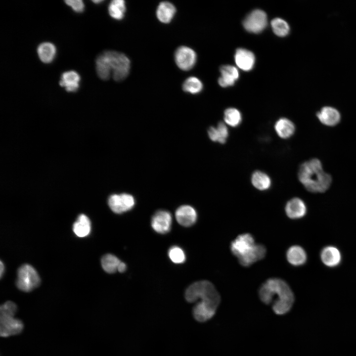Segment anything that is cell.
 <instances>
[{
    "mask_svg": "<svg viewBox=\"0 0 356 356\" xmlns=\"http://www.w3.org/2000/svg\"><path fill=\"white\" fill-rule=\"evenodd\" d=\"M208 134L211 140L222 144L226 142L229 133L225 124L223 122H219L216 127L209 128Z\"/></svg>",
    "mask_w": 356,
    "mask_h": 356,
    "instance_id": "603a6c76",
    "label": "cell"
},
{
    "mask_svg": "<svg viewBox=\"0 0 356 356\" xmlns=\"http://www.w3.org/2000/svg\"><path fill=\"white\" fill-rule=\"evenodd\" d=\"M65 2L76 12L80 13L84 11V3L81 0H67Z\"/></svg>",
    "mask_w": 356,
    "mask_h": 356,
    "instance_id": "836d02e7",
    "label": "cell"
},
{
    "mask_svg": "<svg viewBox=\"0 0 356 356\" xmlns=\"http://www.w3.org/2000/svg\"><path fill=\"white\" fill-rule=\"evenodd\" d=\"M316 116L322 124L330 127L336 126L341 120L340 112L336 108L330 106L322 107L316 113Z\"/></svg>",
    "mask_w": 356,
    "mask_h": 356,
    "instance_id": "9a60e30c",
    "label": "cell"
},
{
    "mask_svg": "<svg viewBox=\"0 0 356 356\" xmlns=\"http://www.w3.org/2000/svg\"><path fill=\"white\" fill-rule=\"evenodd\" d=\"M286 257L288 262L295 266L304 265L307 260V255L305 250L298 245L290 247L287 251Z\"/></svg>",
    "mask_w": 356,
    "mask_h": 356,
    "instance_id": "ac0fdd59",
    "label": "cell"
},
{
    "mask_svg": "<svg viewBox=\"0 0 356 356\" xmlns=\"http://www.w3.org/2000/svg\"><path fill=\"white\" fill-rule=\"evenodd\" d=\"M221 77L218 82L222 87H227L233 85L239 78L237 69L231 65H222L220 68Z\"/></svg>",
    "mask_w": 356,
    "mask_h": 356,
    "instance_id": "e0dca14e",
    "label": "cell"
},
{
    "mask_svg": "<svg viewBox=\"0 0 356 356\" xmlns=\"http://www.w3.org/2000/svg\"><path fill=\"white\" fill-rule=\"evenodd\" d=\"M126 265L124 262H121L118 267V271L120 272H123L126 270Z\"/></svg>",
    "mask_w": 356,
    "mask_h": 356,
    "instance_id": "e575fe53",
    "label": "cell"
},
{
    "mask_svg": "<svg viewBox=\"0 0 356 356\" xmlns=\"http://www.w3.org/2000/svg\"><path fill=\"white\" fill-rule=\"evenodd\" d=\"M92 1L94 3H97L102 2V0H93Z\"/></svg>",
    "mask_w": 356,
    "mask_h": 356,
    "instance_id": "8d00e7d4",
    "label": "cell"
},
{
    "mask_svg": "<svg viewBox=\"0 0 356 356\" xmlns=\"http://www.w3.org/2000/svg\"><path fill=\"white\" fill-rule=\"evenodd\" d=\"M298 176L305 188L312 193L325 192L332 182L331 176L323 171L321 162L316 158L302 163L299 167Z\"/></svg>",
    "mask_w": 356,
    "mask_h": 356,
    "instance_id": "3957f363",
    "label": "cell"
},
{
    "mask_svg": "<svg viewBox=\"0 0 356 356\" xmlns=\"http://www.w3.org/2000/svg\"><path fill=\"white\" fill-rule=\"evenodd\" d=\"M265 247L261 244H255L252 250L245 256L238 259L240 264L249 266L255 262L263 259L266 255Z\"/></svg>",
    "mask_w": 356,
    "mask_h": 356,
    "instance_id": "44dd1931",
    "label": "cell"
},
{
    "mask_svg": "<svg viewBox=\"0 0 356 356\" xmlns=\"http://www.w3.org/2000/svg\"><path fill=\"white\" fill-rule=\"evenodd\" d=\"M275 131L278 135L284 139L290 137L294 134L295 126L290 120L282 118L279 119L275 123Z\"/></svg>",
    "mask_w": 356,
    "mask_h": 356,
    "instance_id": "7402d4cb",
    "label": "cell"
},
{
    "mask_svg": "<svg viewBox=\"0 0 356 356\" xmlns=\"http://www.w3.org/2000/svg\"><path fill=\"white\" fill-rule=\"evenodd\" d=\"M4 270V266L3 265V264L1 261H0V277H2V274Z\"/></svg>",
    "mask_w": 356,
    "mask_h": 356,
    "instance_id": "d590c367",
    "label": "cell"
},
{
    "mask_svg": "<svg viewBox=\"0 0 356 356\" xmlns=\"http://www.w3.org/2000/svg\"><path fill=\"white\" fill-rule=\"evenodd\" d=\"M175 61L178 67L183 71H188L195 65L197 55L192 48L186 46L178 47L175 52Z\"/></svg>",
    "mask_w": 356,
    "mask_h": 356,
    "instance_id": "ba28073f",
    "label": "cell"
},
{
    "mask_svg": "<svg viewBox=\"0 0 356 356\" xmlns=\"http://www.w3.org/2000/svg\"><path fill=\"white\" fill-rule=\"evenodd\" d=\"M37 53L40 59L43 63H49L55 57L56 47L51 43H43L38 46Z\"/></svg>",
    "mask_w": 356,
    "mask_h": 356,
    "instance_id": "cb8c5ba5",
    "label": "cell"
},
{
    "mask_svg": "<svg viewBox=\"0 0 356 356\" xmlns=\"http://www.w3.org/2000/svg\"><path fill=\"white\" fill-rule=\"evenodd\" d=\"M251 182L253 186L260 190L268 189L271 185V179L265 173L257 171L254 172L251 177Z\"/></svg>",
    "mask_w": 356,
    "mask_h": 356,
    "instance_id": "484cf974",
    "label": "cell"
},
{
    "mask_svg": "<svg viewBox=\"0 0 356 356\" xmlns=\"http://www.w3.org/2000/svg\"><path fill=\"white\" fill-rule=\"evenodd\" d=\"M1 337H8L20 333L23 329L22 322L14 316H0Z\"/></svg>",
    "mask_w": 356,
    "mask_h": 356,
    "instance_id": "8fae6325",
    "label": "cell"
},
{
    "mask_svg": "<svg viewBox=\"0 0 356 356\" xmlns=\"http://www.w3.org/2000/svg\"><path fill=\"white\" fill-rule=\"evenodd\" d=\"M80 80V76L76 71H67L62 74L59 85L67 91L75 92L79 88Z\"/></svg>",
    "mask_w": 356,
    "mask_h": 356,
    "instance_id": "d6986e66",
    "label": "cell"
},
{
    "mask_svg": "<svg viewBox=\"0 0 356 356\" xmlns=\"http://www.w3.org/2000/svg\"><path fill=\"white\" fill-rule=\"evenodd\" d=\"M243 25L244 28L249 32L260 33L267 25V14L262 10L255 9L245 17Z\"/></svg>",
    "mask_w": 356,
    "mask_h": 356,
    "instance_id": "8992f818",
    "label": "cell"
},
{
    "mask_svg": "<svg viewBox=\"0 0 356 356\" xmlns=\"http://www.w3.org/2000/svg\"><path fill=\"white\" fill-rule=\"evenodd\" d=\"M177 222L184 226H190L194 224L197 218V214L194 208L189 205H182L176 211Z\"/></svg>",
    "mask_w": 356,
    "mask_h": 356,
    "instance_id": "7c38bea8",
    "label": "cell"
},
{
    "mask_svg": "<svg viewBox=\"0 0 356 356\" xmlns=\"http://www.w3.org/2000/svg\"><path fill=\"white\" fill-rule=\"evenodd\" d=\"M203 89L201 81L195 77H190L186 79L182 85V89L186 92L191 94L199 93Z\"/></svg>",
    "mask_w": 356,
    "mask_h": 356,
    "instance_id": "f546056e",
    "label": "cell"
},
{
    "mask_svg": "<svg viewBox=\"0 0 356 356\" xmlns=\"http://www.w3.org/2000/svg\"><path fill=\"white\" fill-rule=\"evenodd\" d=\"M176 12V8L173 3L169 1H162L158 5L156 10V16L162 23H170Z\"/></svg>",
    "mask_w": 356,
    "mask_h": 356,
    "instance_id": "ffe728a7",
    "label": "cell"
},
{
    "mask_svg": "<svg viewBox=\"0 0 356 356\" xmlns=\"http://www.w3.org/2000/svg\"><path fill=\"white\" fill-rule=\"evenodd\" d=\"M126 11L125 1L123 0H113L108 6L110 16L116 20H121L125 16Z\"/></svg>",
    "mask_w": 356,
    "mask_h": 356,
    "instance_id": "4316f807",
    "label": "cell"
},
{
    "mask_svg": "<svg viewBox=\"0 0 356 356\" xmlns=\"http://www.w3.org/2000/svg\"><path fill=\"white\" fill-rule=\"evenodd\" d=\"M168 255L170 260L175 264H181L185 261L184 252L177 246H174L169 249Z\"/></svg>",
    "mask_w": 356,
    "mask_h": 356,
    "instance_id": "1f68e13d",
    "label": "cell"
},
{
    "mask_svg": "<svg viewBox=\"0 0 356 356\" xmlns=\"http://www.w3.org/2000/svg\"><path fill=\"white\" fill-rule=\"evenodd\" d=\"M270 24L273 32L278 36L285 37L289 32L288 24L281 18H276L272 19Z\"/></svg>",
    "mask_w": 356,
    "mask_h": 356,
    "instance_id": "4dcf8cb0",
    "label": "cell"
},
{
    "mask_svg": "<svg viewBox=\"0 0 356 356\" xmlns=\"http://www.w3.org/2000/svg\"><path fill=\"white\" fill-rule=\"evenodd\" d=\"M17 309L15 303L11 301H7L0 306V316H14Z\"/></svg>",
    "mask_w": 356,
    "mask_h": 356,
    "instance_id": "d6a6232c",
    "label": "cell"
},
{
    "mask_svg": "<svg viewBox=\"0 0 356 356\" xmlns=\"http://www.w3.org/2000/svg\"><path fill=\"white\" fill-rule=\"evenodd\" d=\"M320 259L326 266L334 267L341 263L342 255L337 247L334 246H327L321 251Z\"/></svg>",
    "mask_w": 356,
    "mask_h": 356,
    "instance_id": "4fadbf2b",
    "label": "cell"
},
{
    "mask_svg": "<svg viewBox=\"0 0 356 356\" xmlns=\"http://www.w3.org/2000/svg\"><path fill=\"white\" fill-rule=\"evenodd\" d=\"M121 262L117 257L110 254L105 255L101 260L103 269L109 273H114L118 270Z\"/></svg>",
    "mask_w": 356,
    "mask_h": 356,
    "instance_id": "83f0119b",
    "label": "cell"
},
{
    "mask_svg": "<svg viewBox=\"0 0 356 356\" xmlns=\"http://www.w3.org/2000/svg\"><path fill=\"white\" fill-rule=\"evenodd\" d=\"M185 298L189 303L196 301L217 311L221 297L214 285L210 281L202 280L190 285L186 290Z\"/></svg>",
    "mask_w": 356,
    "mask_h": 356,
    "instance_id": "277c9868",
    "label": "cell"
},
{
    "mask_svg": "<svg viewBox=\"0 0 356 356\" xmlns=\"http://www.w3.org/2000/svg\"><path fill=\"white\" fill-rule=\"evenodd\" d=\"M108 204L113 212L121 214L131 210L134 206L135 200L130 194H114L109 197Z\"/></svg>",
    "mask_w": 356,
    "mask_h": 356,
    "instance_id": "52a82bcc",
    "label": "cell"
},
{
    "mask_svg": "<svg viewBox=\"0 0 356 356\" xmlns=\"http://www.w3.org/2000/svg\"><path fill=\"white\" fill-rule=\"evenodd\" d=\"M96 71L98 77L107 80L112 75L113 79L120 82L128 76L131 67L129 58L124 54L107 50L99 55L95 61Z\"/></svg>",
    "mask_w": 356,
    "mask_h": 356,
    "instance_id": "7a4b0ae2",
    "label": "cell"
},
{
    "mask_svg": "<svg viewBox=\"0 0 356 356\" xmlns=\"http://www.w3.org/2000/svg\"><path fill=\"white\" fill-rule=\"evenodd\" d=\"M307 210L305 202L297 197L290 199L285 206L286 215L289 218L292 219H298L304 217L307 213Z\"/></svg>",
    "mask_w": 356,
    "mask_h": 356,
    "instance_id": "2e32d148",
    "label": "cell"
},
{
    "mask_svg": "<svg viewBox=\"0 0 356 356\" xmlns=\"http://www.w3.org/2000/svg\"><path fill=\"white\" fill-rule=\"evenodd\" d=\"M259 295L264 304H272L274 312L278 315L288 313L295 301L294 294L288 284L278 278L268 279L261 286Z\"/></svg>",
    "mask_w": 356,
    "mask_h": 356,
    "instance_id": "6da1fadb",
    "label": "cell"
},
{
    "mask_svg": "<svg viewBox=\"0 0 356 356\" xmlns=\"http://www.w3.org/2000/svg\"><path fill=\"white\" fill-rule=\"evenodd\" d=\"M40 277L31 266L25 264L20 267L17 272L16 286L24 292H30L39 286Z\"/></svg>",
    "mask_w": 356,
    "mask_h": 356,
    "instance_id": "5b68a950",
    "label": "cell"
},
{
    "mask_svg": "<svg viewBox=\"0 0 356 356\" xmlns=\"http://www.w3.org/2000/svg\"><path fill=\"white\" fill-rule=\"evenodd\" d=\"M172 222V217L170 212L165 210H159L152 217L151 224L156 232L164 234L170 231Z\"/></svg>",
    "mask_w": 356,
    "mask_h": 356,
    "instance_id": "30bf717a",
    "label": "cell"
},
{
    "mask_svg": "<svg viewBox=\"0 0 356 356\" xmlns=\"http://www.w3.org/2000/svg\"><path fill=\"white\" fill-rule=\"evenodd\" d=\"M253 237L249 233L242 234L234 240L230 245L232 253L238 259L248 254L255 245Z\"/></svg>",
    "mask_w": 356,
    "mask_h": 356,
    "instance_id": "9c48e42d",
    "label": "cell"
},
{
    "mask_svg": "<svg viewBox=\"0 0 356 356\" xmlns=\"http://www.w3.org/2000/svg\"><path fill=\"white\" fill-rule=\"evenodd\" d=\"M236 65L243 71H248L254 67L255 57L253 52L244 48H238L234 55Z\"/></svg>",
    "mask_w": 356,
    "mask_h": 356,
    "instance_id": "5bb4252c",
    "label": "cell"
},
{
    "mask_svg": "<svg viewBox=\"0 0 356 356\" xmlns=\"http://www.w3.org/2000/svg\"><path fill=\"white\" fill-rule=\"evenodd\" d=\"M74 233L78 237H84L90 232L91 223L88 217L84 214H81L73 226Z\"/></svg>",
    "mask_w": 356,
    "mask_h": 356,
    "instance_id": "d4e9b609",
    "label": "cell"
},
{
    "mask_svg": "<svg viewBox=\"0 0 356 356\" xmlns=\"http://www.w3.org/2000/svg\"><path fill=\"white\" fill-rule=\"evenodd\" d=\"M224 120L226 124L231 127H237L242 121L241 114L236 108H227L224 112Z\"/></svg>",
    "mask_w": 356,
    "mask_h": 356,
    "instance_id": "f1b7e54d",
    "label": "cell"
}]
</instances>
